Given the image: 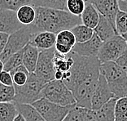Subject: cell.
<instances>
[{
    "label": "cell",
    "mask_w": 127,
    "mask_h": 121,
    "mask_svg": "<svg viewBox=\"0 0 127 121\" xmlns=\"http://www.w3.org/2000/svg\"><path fill=\"white\" fill-rule=\"evenodd\" d=\"M0 83L7 86H13V80L12 76L9 71L2 70L0 72Z\"/></svg>",
    "instance_id": "836d02e7"
},
{
    "label": "cell",
    "mask_w": 127,
    "mask_h": 121,
    "mask_svg": "<svg viewBox=\"0 0 127 121\" xmlns=\"http://www.w3.org/2000/svg\"><path fill=\"white\" fill-rule=\"evenodd\" d=\"M18 113L13 101L0 102V121H13Z\"/></svg>",
    "instance_id": "603a6c76"
},
{
    "label": "cell",
    "mask_w": 127,
    "mask_h": 121,
    "mask_svg": "<svg viewBox=\"0 0 127 121\" xmlns=\"http://www.w3.org/2000/svg\"><path fill=\"white\" fill-rule=\"evenodd\" d=\"M73 64V58L71 53L68 55H62L56 51L54 57V65L56 70L67 72L71 69Z\"/></svg>",
    "instance_id": "cb8c5ba5"
},
{
    "label": "cell",
    "mask_w": 127,
    "mask_h": 121,
    "mask_svg": "<svg viewBox=\"0 0 127 121\" xmlns=\"http://www.w3.org/2000/svg\"><path fill=\"white\" fill-rule=\"evenodd\" d=\"M118 7L120 10L127 12V1L126 0H118Z\"/></svg>",
    "instance_id": "8d00e7d4"
},
{
    "label": "cell",
    "mask_w": 127,
    "mask_h": 121,
    "mask_svg": "<svg viewBox=\"0 0 127 121\" xmlns=\"http://www.w3.org/2000/svg\"><path fill=\"white\" fill-rule=\"evenodd\" d=\"M121 36H122V38L124 39H125L126 40V41L127 42V32H126V33H124V34H122V35H121Z\"/></svg>",
    "instance_id": "60d3db41"
},
{
    "label": "cell",
    "mask_w": 127,
    "mask_h": 121,
    "mask_svg": "<svg viewBox=\"0 0 127 121\" xmlns=\"http://www.w3.org/2000/svg\"><path fill=\"white\" fill-rule=\"evenodd\" d=\"M16 103V102H15ZM17 111L26 121H46L35 108L31 104L16 103Z\"/></svg>",
    "instance_id": "7402d4cb"
},
{
    "label": "cell",
    "mask_w": 127,
    "mask_h": 121,
    "mask_svg": "<svg viewBox=\"0 0 127 121\" xmlns=\"http://www.w3.org/2000/svg\"><path fill=\"white\" fill-rule=\"evenodd\" d=\"M36 17L30 25L32 32L49 31L55 34L64 30H71L81 24V17L69 13L68 11L56 8L35 7Z\"/></svg>",
    "instance_id": "7a4b0ae2"
},
{
    "label": "cell",
    "mask_w": 127,
    "mask_h": 121,
    "mask_svg": "<svg viewBox=\"0 0 127 121\" xmlns=\"http://www.w3.org/2000/svg\"><path fill=\"white\" fill-rule=\"evenodd\" d=\"M70 30L73 34L75 39H76V43H83L87 41L95 34L93 29L87 27L82 23L75 25Z\"/></svg>",
    "instance_id": "d4e9b609"
},
{
    "label": "cell",
    "mask_w": 127,
    "mask_h": 121,
    "mask_svg": "<svg viewBox=\"0 0 127 121\" xmlns=\"http://www.w3.org/2000/svg\"><path fill=\"white\" fill-rule=\"evenodd\" d=\"M117 97H113L103 104L98 110L94 111L95 117L99 121H114L115 120V104Z\"/></svg>",
    "instance_id": "ffe728a7"
},
{
    "label": "cell",
    "mask_w": 127,
    "mask_h": 121,
    "mask_svg": "<svg viewBox=\"0 0 127 121\" xmlns=\"http://www.w3.org/2000/svg\"><path fill=\"white\" fill-rule=\"evenodd\" d=\"M127 46V42L119 34L111 37L102 43L97 54L101 63L107 61H116L122 54Z\"/></svg>",
    "instance_id": "ba28073f"
},
{
    "label": "cell",
    "mask_w": 127,
    "mask_h": 121,
    "mask_svg": "<svg viewBox=\"0 0 127 121\" xmlns=\"http://www.w3.org/2000/svg\"><path fill=\"white\" fill-rule=\"evenodd\" d=\"M99 71L117 98L127 97V76L116 61L100 63Z\"/></svg>",
    "instance_id": "3957f363"
},
{
    "label": "cell",
    "mask_w": 127,
    "mask_h": 121,
    "mask_svg": "<svg viewBox=\"0 0 127 121\" xmlns=\"http://www.w3.org/2000/svg\"><path fill=\"white\" fill-rule=\"evenodd\" d=\"M126 1H127V0H126Z\"/></svg>",
    "instance_id": "b9f144b4"
},
{
    "label": "cell",
    "mask_w": 127,
    "mask_h": 121,
    "mask_svg": "<svg viewBox=\"0 0 127 121\" xmlns=\"http://www.w3.org/2000/svg\"><path fill=\"white\" fill-rule=\"evenodd\" d=\"M40 50L30 43L23 48V65L27 69L29 73H33L35 70Z\"/></svg>",
    "instance_id": "e0dca14e"
},
{
    "label": "cell",
    "mask_w": 127,
    "mask_h": 121,
    "mask_svg": "<svg viewBox=\"0 0 127 121\" xmlns=\"http://www.w3.org/2000/svg\"><path fill=\"white\" fill-rule=\"evenodd\" d=\"M116 97L108 85L104 76L99 74L96 87L91 97V110L95 111L100 108L109 100Z\"/></svg>",
    "instance_id": "30bf717a"
},
{
    "label": "cell",
    "mask_w": 127,
    "mask_h": 121,
    "mask_svg": "<svg viewBox=\"0 0 127 121\" xmlns=\"http://www.w3.org/2000/svg\"><path fill=\"white\" fill-rule=\"evenodd\" d=\"M56 39V34L49 31H37L32 34L29 43L41 51L53 48Z\"/></svg>",
    "instance_id": "9a60e30c"
},
{
    "label": "cell",
    "mask_w": 127,
    "mask_h": 121,
    "mask_svg": "<svg viewBox=\"0 0 127 121\" xmlns=\"http://www.w3.org/2000/svg\"><path fill=\"white\" fill-rule=\"evenodd\" d=\"M41 97H44L60 106L76 105L73 93L63 80L53 79L47 82L41 92Z\"/></svg>",
    "instance_id": "5b68a950"
},
{
    "label": "cell",
    "mask_w": 127,
    "mask_h": 121,
    "mask_svg": "<svg viewBox=\"0 0 127 121\" xmlns=\"http://www.w3.org/2000/svg\"><path fill=\"white\" fill-rule=\"evenodd\" d=\"M76 39L70 30H64L56 34L55 49L60 54L68 55L73 50Z\"/></svg>",
    "instance_id": "5bb4252c"
},
{
    "label": "cell",
    "mask_w": 127,
    "mask_h": 121,
    "mask_svg": "<svg viewBox=\"0 0 127 121\" xmlns=\"http://www.w3.org/2000/svg\"><path fill=\"white\" fill-rule=\"evenodd\" d=\"M23 26L17 18L16 11L0 8V32L11 34Z\"/></svg>",
    "instance_id": "8fae6325"
},
{
    "label": "cell",
    "mask_w": 127,
    "mask_h": 121,
    "mask_svg": "<svg viewBox=\"0 0 127 121\" xmlns=\"http://www.w3.org/2000/svg\"><path fill=\"white\" fill-rule=\"evenodd\" d=\"M32 4V0H0V8L16 11L24 5Z\"/></svg>",
    "instance_id": "1f68e13d"
},
{
    "label": "cell",
    "mask_w": 127,
    "mask_h": 121,
    "mask_svg": "<svg viewBox=\"0 0 127 121\" xmlns=\"http://www.w3.org/2000/svg\"><path fill=\"white\" fill-rule=\"evenodd\" d=\"M73 64L70 75L64 79L76 99V106L91 109V97L100 74V61L97 57H86L71 52Z\"/></svg>",
    "instance_id": "6da1fadb"
},
{
    "label": "cell",
    "mask_w": 127,
    "mask_h": 121,
    "mask_svg": "<svg viewBox=\"0 0 127 121\" xmlns=\"http://www.w3.org/2000/svg\"><path fill=\"white\" fill-rule=\"evenodd\" d=\"M32 34L33 32L30 25H24L16 32L9 34L4 49L0 55V59L3 63L9 57L25 48V46L30 42Z\"/></svg>",
    "instance_id": "52a82bcc"
},
{
    "label": "cell",
    "mask_w": 127,
    "mask_h": 121,
    "mask_svg": "<svg viewBox=\"0 0 127 121\" xmlns=\"http://www.w3.org/2000/svg\"><path fill=\"white\" fill-rule=\"evenodd\" d=\"M8 36H9V34L0 32V55L2 53V51H3L5 48V45L7 44Z\"/></svg>",
    "instance_id": "d590c367"
},
{
    "label": "cell",
    "mask_w": 127,
    "mask_h": 121,
    "mask_svg": "<svg viewBox=\"0 0 127 121\" xmlns=\"http://www.w3.org/2000/svg\"><path fill=\"white\" fill-rule=\"evenodd\" d=\"M86 1L93 4L100 15L108 19V21L115 28V17L119 10L118 0H86Z\"/></svg>",
    "instance_id": "7c38bea8"
},
{
    "label": "cell",
    "mask_w": 127,
    "mask_h": 121,
    "mask_svg": "<svg viewBox=\"0 0 127 121\" xmlns=\"http://www.w3.org/2000/svg\"><path fill=\"white\" fill-rule=\"evenodd\" d=\"M10 73L12 76V80L14 85L21 86L26 83L28 77H29V71L25 68L24 65H21L17 66L16 68L13 69L12 70L10 71Z\"/></svg>",
    "instance_id": "484cf974"
},
{
    "label": "cell",
    "mask_w": 127,
    "mask_h": 121,
    "mask_svg": "<svg viewBox=\"0 0 127 121\" xmlns=\"http://www.w3.org/2000/svg\"><path fill=\"white\" fill-rule=\"evenodd\" d=\"M102 43V40L96 34H94V35L87 41L83 43H76L72 52L82 56L97 57Z\"/></svg>",
    "instance_id": "4fadbf2b"
},
{
    "label": "cell",
    "mask_w": 127,
    "mask_h": 121,
    "mask_svg": "<svg viewBox=\"0 0 127 121\" xmlns=\"http://www.w3.org/2000/svg\"><path fill=\"white\" fill-rule=\"evenodd\" d=\"M114 121H127V97L117 99Z\"/></svg>",
    "instance_id": "4316f807"
},
{
    "label": "cell",
    "mask_w": 127,
    "mask_h": 121,
    "mask_svg": "<svg viewBox=\"0 0 127 121\" xmlns=\"http://www.w3.org/2000/svg\"><path fill=\"white\" fill-rule=\"evenodd\" d=\"M46 83L34 73H30L25 84L21 86L14 85L15 96L13 102L20 104H32L41 98V92Z\"/></svg>",
    "instance_id": "277c9868"
},
{
    "label": "cell",
    "mask_w": 127,
    "mask_h": 121,
    "mask_svg": "<svg viewBox=\"0 0 127 121\" xmlns=\"http://www.w3.org/2000/svg\"><path fill=\"white\" fill-rule=\"evenodd\" d=\"M13 121H26L25 120V119L24 117H23L22 115H21L20 113H18V115L15 117V119H14Z\"/></svg>",
    "instance_id": "f35d334b"
},
{
    "label": "cell",
    "mask_w": 127,
    "mask_h": 121,
    "mask_svg": "<svg viewBox=\"0 0 127 121\" xmlns=\"http://www.w3.org/2000/svg\"><path fill=\"white\" fill-rule=\"evenodd\" d=\"M63 121H99L91 109L74 106Z\"/></svg>",
    "instance_id": "2e32d148"
},
{
    "label": "cell",
    "mask_w": 127,
    "mask_h": 121,
    "mask_svg": "<svg viewBox=\"0 0 127 121\" xmlns=\"http://www.w3.org/2000/svg\"><path fill=\"white\" fill-rule=\"evenodd\" d=\"M115 28L119 35L127 32V12L118 10L115 17Z\"/></svg>",
    "instance_id": "f546056e"
},
{
    "label": "cell",
    "mask_w": 127,
    "mask_h": 121,
    "mask_svg": "<svg viewBox=\"0 0 127 121\" xmlns=\"http://www.w3.org/2000/svg\"><path fill=\"white\" fill-rule=\"evenodd\" d=\"M86 0H67L65 10L74 16H80L85 8Z\"/></svg>",
    "instance_id": "f1b7e54d"
},
{
    "label": "cell",
    "mask_w": 127,
    "mask_h": 121,
    "mask_svg": "<svg viewBox=\"0 0 127 121\" xmlns=\"http://www.w3.org/2000/svg\"><path fill=\"white\" fill-rule=\"evenodd\" d=\"M63 77H64V72L60 71V70L55 71V74H54V79H55L63 80Z\"/></svg>",
    "instance_id": "74e56055"
},
{
    "label": "cell",
    "mask_w": 127,
    "mask_h": 121,
    "mask_svg": "<svg viewBox=\"0 0 127 121\" xmlns=\"http://www.w3.org/2000/svg\"><path fill=\"white\" fill-rule=\"evenodd\" d=\"M21 65H23V49L8 57L4 62V70L10 72Z\"/></svg>",
    "instance_id": "4dcf8cb0"
},
{
    "label": "cell",
    "mask_w": 127,
    "mask_h": 121,
    "mask_svg": "<svg viewBox=\"0 0 127 121\" xmlns=\"http://www.w3.org/2000/svg\"><path fill=\"white\" fill-rule=\"evenodd\" d=\"M99 16L100 14L94 7V5L86 0L85 8L80 16L82 24L94 30V28L96 26L99 21Z\"/></svg>",
    "instance_id": "ac0fdd59"
},
{
    "label": "cell",
    "mask_w": 127,
    "mask_h": 121,
    "mask_svg": "<svg viewBox=\"0 0 127 121\" xmlns=\"http://www.w3.org/2000/svg\"><path fill=\"white\" fill-rule=\"evenodd\" d=\"M19 21L24 25H30L34 21L36 17L35 7L32 4L24 5L16 11Z\"/></svg>",
    "instance_id": "44dd1931"
},
{
    "label": "cell",
    "mask_w": 127,
    "mask_h": 121,
    "mask_svg": "<svg viewBox=\"0 0 127 121\" xmlns=\"http://www.w3.org/2000/svg\"><path fill=\"white\" fill-rule=\"evenodd\" d=\"M116 62H117V64L122 68V70L124 71V73H125L127 76V46L122 55L117 59Z\"/></svg>",
    "instance_id": "e575fe53"
},
{
    "label": "cell",
    "mask_w": 127,
    "mask_h": 121,
    "mask_svg": "<svg viewBox=\"0 0 127 121\" xmlns=\"http://www.w3.org/2000/svg\"><path fill=\"white\" fill-rule=\"evenodd\" d=\"M66 1L67 0H32V5L34 7L65 10Z\"/></svg>",
    "instance_id": "83f0119b"
},
{
    "label": "cell",
    "mask_w": 127,
    "mask_h": 121,
    "mask_svg": "<svg viewBox=\"0 0 127 121\" xmlns=\"http://www.w3.org/2000/svg\"><path fill=\"white\" fill-rule=\"evenodd\" d=\"M55 53H56L55 47L39 52L36 68L33 73L46 83L55 79L54 74L56 71L54 65Z\"/></svg>",
    "instance_id": "9c48e42d"
},
{
    "label": "cell",
    "mask_w": 127,
    "mask_h": 121,
    "mask_svg": "<svg viewBox=\"0 0 127 121\" xmlns=\"http://www.w3.org/2000/svg\"><path fill=\"white\" fill-rule=\"evenodd\" d=\"M94 32L102 40V42L117 34L116 29L113 27V25L102 15H100L99 21L96 26L94 28Z\"/></svg>",
    "instance_id": "d6986e66"
},
{
    "label": "cell",
    "mask_w": 127,
    "mask_h": 121,
    "mask_svg": "<svg viewBox=\"0 0 127 121\" xmlns=\"http://www.w3.org/2000/svg\"><path fill=\"white\" fill-rule=\"evenodd\" d=\"M46 121H63L74 106H60L41 97L31 104ZM76 106V105H75Z\"/></svg>",
    "instance_id": "8992f818"
},
{
    "label": "cell",
    "mask_w": 127,
    "mask_h": 121,
    "mask_svg": "<svg viewBox=\"0 0 127 121\" xmlns=\"http://www.w3.org/2000/svg\"><path fill=\"white\" fill-rule=\"evenodd\" d=\"M3 70H4V63L1 59H0V72L2 71Z\"/></svg>",
    "instance_id": "ab89813d"
},
{
    "label": "cell",
    "mask_w": 127,
    "mask_h": 121,
    "mask_svg": "<svg viewBox=\"0 0 127 121\" xmlns=\"http://www.w3.org/2000/svg\"><path fill=\"white\" fill-rule=\"evenodd\" d=\"M15 96V88L13 86H7L0 83V102H11Z\"/></svg>",
    "instance_id": "d6a6232c"
}]
</instances>
